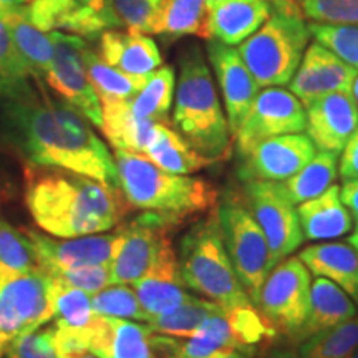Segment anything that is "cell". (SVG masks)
Instances as JSON below:
<instances>
[{
	"instance_id": "1",
	"label": "cell",
	"mask_w": 358,
	"mask_h": 358,
	"mask_svg": "<svg viewBox=\"0 0 358 358\" xmlns=\"http://www.w3.org/2000/svg\"><path fill=\"white\" fill-rule=\"evenodd\" d=\"M88 123L70 103L50 98L40 78L29 95L0 100V138L27 163L122 189L115 156Z\"/></svg>"
},
{
	"instance_id": "2",
	"label": "cell",
	"mask_w": 358,
	"mask_h": 358,
	"mask_svg": "<svg viewBox=\"0 0 358 358\" xmlns=\"http://www.w3.org/2000/svg\"><path fill=\"white\" fill-rule=\"evenodd\" d=\"M25 204L35 224L55 237L108 231L128 213L122 189L60 168H25Z\"/></svg>"
},
{
	"instance_id": "3",
	"label": "cell",
	"mask_w": 358,
	"mask_h": 358,
	"mask_svg": "<svg viewBox=\"0 0 358 358\" xmlns=\"http://www.w3.org/2000/svg\"><path fill=\"white\" fill-rule=\"evenodd\" d=\"M173 124L196 153L211 163L231 153L232 133L211 70L199 47H187L179 57V77L174 92Z\"/></svg>"
},
{
	"instance_id": "4",
	"label": "cell",
	"mask_w": 358,
	"mask_h": 358,
	"mask_svg": "<svg viewBox=\"0 0 358 358\" xmlns=\"http://www.w3.org/2000/svg\"><path fill=\"white\" fill-rule=\"evenodd\" d=\"M120 187L131 208L158 213L182 222L216 208L217 192L208 181L168 173L141 153L115 150Z\"/></svg>"
},
{
	"instance_id": "5",
	"label": "cell",
	"mask_w": 358,
	"mask_h": 358,
	"mask_svg": "<svg viewBox=\"0 0 358 358\" xmlns=\"http://www.w3.org/2000/svg\"><path fill=\"white\" fill-rule=\"evenodd\" d=\"M178 262L186 287L208 301L224 308L252 303L237 279L224 245L217 208L182 236Z\"/></svg>"
},
{
	"instance_id": "6",
	"label": "cell",
	"mask_w": 358,
	"mask_h": 358,
	"mask_svg": "<svg viewBox=\"0 0 358 358\" xmlns=\"http://www.w3.org/2000/svg\"><path fill=\"white\" fill-rule=\"evenodd\" d=\"M310 37L302 12L272 10L266 24L237 50L259 87H284L301 65Z\"/></svg>"
},
{
	"instance_id": "7",
	"label": "cell",
	"mask_w": 358,
	"mask_h": 358,
	"mask_svg": "<svg viewBox=\"0 0 358 358\" xmlns=\"http://www.w3.org/2000/svg\"><path fill=\"white\" fill-rule=\"evenodd\" d=\"M224 245L237 279L250 302L257 306L264 280L268 274V244L266 234L245 203L226 198L217 206Z\"/></svg>"
},
{
	"instance_id": "8",
	"label": "cell",
	"mask_w": 358,
	"mask_h": 358,
	"mask_svg": "<svg viewBox=\"0 0 358 358\" xmlns=\"http://www.w3.org/2000/svg\"><path fill=\"white\" fill-rule=\"evenodd\" d=\"M179 221L163 214L145 211L115 232L111 257V285L134 284L153 268L164 254L173 250L171 232Z\"/></svg>"
},
{
	"instance_id": "9",
	"label": "cell",
	"mask_w": 358,
	"mask_h": 358,
	"mask_svg": "<svg viewBox=\"0 0 358 358\" xmlns=\"http://www.w3.org/2000/svg\"><path fill=\"white\" fill-rule=\"evenodd\" d=\"M53 319L52 277L0 268V340L3 345Z\"/></svg>"
},
{
	"instance_id": "10",
	"label": "cell",
	"mask_w": 358,
	"mask_h": 358,
	"mask_svg": "<svg viewBox=\"0 0 358 358\" xmlns=\"http://www.w3.org/2000/svg\"><path fill=\"white\" fill-rule=\"evenodd\" d=\"M310 271L299 257H287L268 272L257 308L277 332L294 338L310 308Z\"/></svg>"
},
{
	"instance_id": "11",
	"label": "cell",
	"mask_w": 358,
	"mask_h": 358,
	"mask_svg": "<svg viewBox=\"0 0 358 358\" xmlns=\"http://www.w3.org/2000/svg\"><path fill=\"white\" fill-rule=\"evenodd\" d=\"M244 196L245 206L266 234L268 244L267 268L271 272L306 239L297 209L280 191L279 182L249 179L244 181Z\"/></svg>"
},
{
	"instance_id": "12",
	"label": "cell",
	"mask_w": 358,
	"mask_h": 358,
	"mask_svg": "<svg viewBox=\"0 0 358 358\" xmlns=\"http://www.w3.org/2000/svg\"><path fill=\"white\" fill-rule=\"evenodd\" d=\"M48 34L53 42V62L45 83L77 108L90 123L101 128V101L90 82L83 60L88 40L73 34H62L58 30Z\"/></svg>"
},
{
	"instance_id": "13",
	"label": "cell",
	"mask_w": 358,
	"mask_h": 358,
	"mask_svg": "<svg viewBox=\"0 0 358 358\" xmlns=\"http://www.w3.org/2000/svg\"><path fill=\"white\" fill-rule=\"evenodd\" d=\"M307 127L306 106L290 90L268 87L257 93L243 123L234 134L237 155L249 153L254 146L280 134L303 133Z\"/></svg>"
},
{
	"instance_id": "14",
	"label": "cell",
	"mask_w": 358,
	"mask_h": 358,
	"mask_svg": "<svg viewBox=\"0 0 358 358\" xmlns=\"http://www.w3.org/2000/svg\"><path fill=\"white\" fill-rule=\"evenodd\" d=\"M27 13L43 32L65 30L87 40L122 27L111 0H32Z\"/></svg>"
},
{
	"instance_id": "15",
	"label": "cell",
	"mask_w": 358,
	"mask_h": 358,
	"mask_svg": "<svg viewBox=\"0 0 358 358\" xmlns=\"http://www.w3.org/2000/svg\"><path fill=\"white\" fill-rule=\"evenodd\" d=\"M317 155L308 134L290 133L268 138L241 156L239 176L243 181L282 182L299 173Z\"/></svg>"
},
{
	"instance_id": "16",
	"label": "cell",
	"mask_w": 358,
	"mask_h": 358,
	"mask_svg": "<svg viewBox=\"0 0 358 358\" xmlns=\"http://www.w3.org/2000/svg\"><path fill=\"white\" fill-rule=\"evenodd\" d=\"M25 234L37 252L40 271L50 277L75 267L110 266L113 257L116 234H88L70 239H53L34 229H27Z\"/></svg>"
},
{
	"instance_id": "17",
	"label": "cell",
	"mask_w": 358,
	"mask_h": 358,
	"mask_svg": "<svg viewBox=\"0 0 358 358\" xmlns=\"http://www.w3.org/2000/svg\"><path fill=\"white\" fill-rule=\"evenodd\" d=\"M358 70L330 52L319 42L307 47L289 90L306 106L315 98L335 92H350Z\"/></svg>"
},
{
	"instance_id": "18",
	"label": "cell",
	"mask_w": 358,
	"mask_h": 358,
	"mask_svg": "<svg viewBox=\"0 0 358 358\" xmlns=\"http://www.w3.org/2000/svg\"><path fill=\"white\" fill-rule=\"evenodd\" d=\"M306 131L317 150L342 153L358 127V103L350 92H335L306 105Z\"/></svg>"
},
{
	"instance_id": "19",
	"label": "cell",
	"mask_w": 358,
	"mask_h": 358,
	"mask_svg": "<svg viewBox=\"0 0 358 358\" xmlns=\"http://www.w3.org/2000/svg\"><path fill=\"white\" fill-rule=\"evenodd\" d=\"M206 48H208L209 62L221 88L227 122H229L232 138H234L261 87L245 66L237 48L219 43L216 40H208Z\"/></svg>"
},
{
	"instance_id": "20",
	"label": "cell",
	"mask_w": 358,
	"mask_h": 358,
	"mask_svg": "<svg viewBox=\"0 0 358 358\" xmlns=\"http://www.w3.org/2000/svg\"><path fill=\"white\" fill-rule=\"evenodd\" d=\"M271 13L268 0H221L209 7L208 40L236 47L256 34Z\"/></svg>"
},
{
	"instance_id": "21",
	"label": "cell",
	"mask_w": 358,
	"mask_h": 358,
	"mask_svg": "<svg viewBox=\"0 0 358 358\" xmlns=\"http://www.w3.org/2000/svg\"><path fill=\"white\" fill-rule=\"evenodd\" d=\"M134 292L150 320L189 301L192 295L179 272L176 252L169 250L145 277L134 282Z\"/></svg>"
},
{
	"instance_id": "22",
	"label": "cell",
	"mask_w": 358,
	"mask_h": 358,
	"mask_svg": "<svg viewBox=\"0 0 358 358\" xmlns=\"http://www.w3.org/2000/svg\"><path fill=\"white\" fill-rule=\"evenodd\" d=\"M98 47V53L106 64L128 75L143 77L163 65L158 45L146 34L106 30L100 35Z\"/></svg>"
},
{
	"instance_id": "23",
	"label": "cell",
	"mask_w": 358,
	"mask_h": 358,
	"mask_svg": "<svg viewBox=\"0 0 358 358\" xmlns=\"http://www.w3.org/2000/svg\"><path fill=\"white\" fill-rule=\"evenodd\" d=\"M303 237L307 241H332L353 229V217L340 196V187L332 185L324 194L301 203L297 208Z\"/></svg>"
},
{
	"instance_id": "24",
	"label": "cell",
	"mask_w": 358,
	"mask_h": 358,
	"mask_svg": "<svg viewBox=\"0 0 358 358\" xmlns=\"http://www.w3.org/2000/svg\"><path fill=\"white\" fill-rule=\"evenodd\" d=\"M357 315V303L345 290L332 280L317 277L310 287V308L297 335L292 340L302 343L303 340L319 335L332 327L342 324Z\"/></svg>"
},
{
	"instance_id": "25",
	"label": "cell",
	"mask_w": 358,
	"mask_h": 358,
	"mask_svg": "<svg viewBox=\"0 0 358 358\" xmlns=\"http://www.w3.org/2000/svg\"><path fill=\"white\" fill-rule=\"evenodd\" d=\"M299 259L310 274L332 280L358 303V256L350 244H312L301 250Z\"/></svg>"
},
{
	"instance_id": "26",
	"label": "cell",
	"mask_w": 358,
	"mask_h": 358,
	"mask_svg": "<svg viewBox=\"0 0 358 358\" xmlns=\"http://www.w3.org/2000/svg\"><path fill=\"white\" fill-rule=\"evenodd\" d=\"M0 19L6 24L17 50L24 57L35 77H48L53 62V42L50 34H45L34 25L27 13V6L0 8Z\"/></svg>"
},
{
	"instance_id": "27",
	"label": "cell",
	"mask_w": 358,
	"mask_h": 358,
	"mask_svg": "<svg viewBox=\"0 0 358 358\" xmlns=\"http://www.w3.org/2000/svg\"><path fill=\"white\" fill-rule=\"evenodd\" d=\"M155 122L134 116L129 100L101 101V131L115 150L145 155Z\"/></svg>"
},
{
	"instance_id": "28",
	"label": "cell",
	"mask_w": 358,
	"mask_h": 358,
	"mask_svg": "<svg viewBox=\"0 0 358 358\" xmlns=\"http://www.w3.org/2000/svg\"><path fill=\"white\" fill-rule=\"evenodd\" d=\"M145 155L156 166L174 174H191L213 164L196 153L185 138L166 123H156Z\"/></svg>"
},
{
	"instance_id": "29",
	"label": "cell",
	"mask_w": 358,
	"mask_h": 358,
	"mask_svg": "<svg viewBox=\"0 0 358 358\" xmlns=\"http://www.w3.org/2000/svg\"><path fill=\"white\" fill-rule=\"evenodd\" d=\"M337 171L338 155L320 151L308 161L301 171L279 182V187L290 203L301 204L324 194L334 185Z\"/></svg>"
},
{
	"instance_id": "30",
	"label": "cell",
	"mask_w": 358,
	"mask_h": 358,
	"mask_svg": "<svg viewBox=\"0 0 358 358\" xmlns=\"http://www.w3.org/2000/svg\"><path fill=\"white\" fill-rule=\"evenodd\" d=\"M208 13L206 0H164L151 34L173 38L196 35L208 40Z\"/></svg>"
},
{
	"instance_id": "31",
	"label": "cell",
	"mask_w": 358,
	"mask_h": 358,
	"mask_svg": "<svg viewBox=\"0 0 358 358\" xmlns=\"http://www.w3.org/2000/svg\"><path fill=\"white\" fill-rule=\"evenodd\" d=\"M174 90H176V75L171 66L161 65L159 69L151 71L140 92L129 98V106L134 116L151 120L155 123H168Z\"/></svg>"
},
{
	"instance_id": "32",
	"label": "cell",
	"mask_w": 358,
	"mask_h": 358,
	"mask_svg": "<svg viewBox=\"0 0 358 358\" xmlns=\"http://www.w3.org/2000/svg\"><path fill=\"white\" fill-rule=\"evenodd\" d=\"M85 66H87L90 82L95 88L100 101L103 100H129L136 95L146 83L148 75H128L124 71L115 69L106 64L100 57V53L90 48V45L83 52Z\"/></svg>"
},
{
	"instance_id": "33",
	"label": "cell",
	"mask_w": 358,
	"mask_h": 358,
	"mask_svg": "<svg viewBox=\"0 0 358 358\" xmlns=\"http://www.w3.org/2000/svg\"><path fill=\"white\" fill-rule=\"evenodd\" d=\"M37 80L0 19V100L29 95L37 87Z\"/></svg>"
},
{
	"instance_id": "34",
	"label": "cell",
	"mask_w": 358,
	"mask_h": 358,
	"mask_svg": "<svg viewBox=\"0 0 358 358\" xmlns=\"http://www.w3.org/2000/svg\"><path fill=\"white\" fill-rule=\"evenodd\" d=\"M221 306L214 303L208 299H199L192 297L189 301L181 303V306L173 308L166 313H161L156 315L148 322L150 329L155 334L168 335V337H176V338H187L191 337L201 325L204 324L213 313L221 310Z\"/></svg>"
},
{
	"instance_id": "35",
	"label": "cell",
	"mask_w": 358,
	"mask_h": 358,
	"mask_svg": "<svg viewBox=\"0 0 358 358\" xmlns=\"http://www.w3.org/2000/svg\"><path fill=\"white\" fill-rule=\"evenodd\" d=\"M0 268L12 272H42L32 241L0 217Z\"/></svg>"
},
{
	"instance_id": "36",
	"label": "cell",
	"mask_w": 358,
	"mask_h": 358,
	"mask_svg": "<svg viewBox=\"0 0 358 358\" xmlns=\"http://www.w3.org/2000/svg\"><path fill=\"white\" fill-rule=\"evenodd\" d=\"M50 277V275H48ZM52 307L57 324L87 327L95 315L93 299L82 289L71 287L52 277Z\"/></svg>"
},
{
	"instance_id": "37",
	"label": "cell",
	"mask_w": 358,
	"mask_h": 358,
	"mask_svg": "<svg viewBox=\"0 0 358 358\" xmlns=\"http://www.w3.org/2000/svg\"><path fill=\"white\" fill-rule=\"evenodd\" d=\"M301 347L320 358H352L358 350V315L303 340Z\"/></svg>"
},
{
	"instance_id": "38",
	"label": "cell",
	"mask_w": 358,
	"mask_h": 358,
	"mask_svg": "<svg viewBox=\"0 0 358 358\" xmlns=\"http://www.w3.org/2000/svg\"><path fill=\"white\" fill-rule=\"evenodd\" d=\"M226 313L239 348H250L277 335V330L254 303L226 308Z\"/></svg>"
},
{
	"instance_id": "39",
	"label": "cell",
	"mask_w": 358,
	"mask_h": 358,
	"mask_svg": "<svg viewBox=\"0 0 358 358\" xmlns=\"http://www.w3.org/2000/svg\"><path fill=\"white\" fill-rule=\"evenodd\" d=\"M93 310L98 315H108L115 319L138 320L143 324L150 322V317L141 307L138 295L124 284H113L101 289L93 297Z\"/></svg>"
},
{
	"instance_id": "40",
	"label": "cell",
	"mask_w": 358,
	"mask_h": 358,
	"mask_svg": "<svg viewBox=\"0 0 358 358\" xmlns=\"http://www.w3.org/2000/svg\"><path fill=\"white\" fill-rule=\"evenodd\" d=\"M308 30L315 42L322 43L345 64L358 70V25L310 22Z\"/></svg>"
},
{
	"instance_id": "41",
	"label": "cell",
	"mask_w": 358,
	"mask_h": 358,
	"mask_svg": "<svg viewBox=\"0 0 358 358\" xmlns=\"http://www.w3.org/2000/svg\"><path fill=\"white\" fill-rule=\"evenodd\" d=\"M164 0H111L120 25L127 30L151 34Z\"/></svg>"
},
{
	"instance_id": "42",
	"label": "cell",
	"mask_w": 358,
	"mask_h": 358,
	"mask_svg": "<svg viewBox=\"0 0 358 358\" xmlns=\"http://www.w3.org/2000/svg\"><path fill=\"white\" fill-rule=\"evenodd\" d=\"M299 7L312 22L358 25V0H299Z\"/></svg>"
},
{
	"instance_id": "43",
	"label": "cell",
	"mask_w": 358,
	"mask_h": 358,
	"mask_svg": "<svg viewBox=\"0 0 358 358\" xmlns=\"http://www.w3.org/2000/svg\"><path fill=\"white\" fill-rule=\"evenodd\" d=\"M53 279H58L71 287L82 289L92 295L111 285V272L110 266H83L58 272Z\"/></svg>"
},
{
	"instance_id": "44",
	"label": "cell",
	"mask_w": 358,
	"mask_h": 358,
	"mask_svg": "<svg viewBox=\"0 0 358 358\" xmlns=\"http://www.w3.org/2000/svg\"><path fill=\"white\" fill-rule=\"evenodd\" d=\"M6 358H58L53 348L52 329L22 335L7 343Z\"/></svg>"
},
{
	"instance_id": "45",
	"label": "cell",
	"mask_w": 358,
	"mask_h": 358,
	"mask_svg": "<svg viewBox=\"0 0 358 358\" xmlns=\"http://www.w3.org/2000/svg\"><path fill=\"white\" fill-rule=\"evenodd\" d=\"M52 340L58 358H80L90 352L87 327L55 324V329H52Z\"/></svg>"
},
{
	"instance_id": "46",
	"label": "cell",
	"mask_w": 358,
	"mask_h": 358,
	"mask_svg": "<svg viewBox=\"0 0 358 358\" xmlns=\"http://www.w3.org/2000/svg\"><path fill=\"white\" fill-rule=\"evenodd\" d=\"M338 173L343 181L358 179V127L343 148L342 158L338 163Z\"/></svg>"
},
{
	"instance_id": "47",
	"label": "cell",
	"mask_w": 358,
	"mask_h": 358,
	"mask_svg": "<svg viewBox=\"0 0 358 358\" xmlns=\"http://www.w3.org/2000/svg\"><path fill=\"white\" fill-rule=\"evenodd\" d=\"M340 196H342L343 204L350 211L353 221L358 224V179L343 181V186L340 187Z\"/></svg>"
},
{
	"instance_id": "48",
	"label": "cell",
	"mask_w": 358,
	"mask_h": 358,
	"mask_svg": "<svg viewBox=\"0 0 358 358\" xmlns=\"http://www.w3.org/2000/svg\"><path fill=\"white\" fill-rule=\"evenodd\" d=\"M13 179L10 173L3 168V164L0 163V204L6 203L13 196Z\"/></svg>"
},
{
	"instance_id": "49",
	"label": "cell",
	"mask_w": 358,
	"mask_h": 358,
	"mask_svg": "<svg viewBox=\"0 0 358 358\" xmlns=\"http://www.w3.org/2000/svg\"><path fill=\"white\" fill-rule=\"evenodd\" d=\"M211 358H254L250 355V348H224L214 353Z\"/></svg>"
},
{
	"instance_id": "50",
	"label": "cell",
	"mask_w": 358,
	"mask_h": 358,
	"mask_svg": "<svg viewBox=\"0 0 358 358\" xmlns=\"http://www.w3.org/2000/svg\"><path fill=\"white\" fill-rule=\"evenodd\" d=\"M272 10L280 12H302L299 7V0H268Z\"/></svg>"
},
{
	"instance_id": "51",
	"label": "cell",
	"mask_w": 358,
	"mask_h": 358,
	"mask_svg": "<svg viewBox=\"0 0 358 358\" xmlns=\"http://www.w3.org/2000/svg\"><path fill=\"white\" fill-rule=\"evenodd\" d=\"M266 358H295V352L289 350V348H274L268 352Z\"/></svg>"
},
{
	"instance_id": "52",
	"label": "cell",
	"mask_w": 358,
	"mask_h": 358,
	"mask_svg": "<svg viewBox=\"0 0 358 358\" xmlns=\"http://www.w3.org/2000/svg\"><path fill=\"white\" fill-rule=\"evenodd\" d=\"M32 0H0V8L6 7H19V6H29Z\"/></svg>"
},
{
	"instance_id": "53",
	"label": "cell",
	"mask_w": 358,
	"mask_h": 358,
	"mask_svg": "<svg viewBox=\"0 0 358 358\" xmlns=\"http://www.w3.org/2000/svg\"><path fill=\"white\" fill-rule=\"evenodd\" d=\"M295 358H320V357H319V355H315V353L308 352L307 348L299 347V350L295 352Z\"/></svg>"
},
{
	"instance_id": "54",
	"label": "cell",
	"mask_w": 358,
	"mask_h": 358,
	"mask_svg": "<svg viewBox=\"0 0 358 358\" xmlns=\"http://www.w3.org/2000/svg\"><path fill=\"white\" fill-rule=\"evenodd\" d=\"M348 243H350V245L353 249H355L357 256H358V224H355V229H353L352 236L348 237Z\"/></svg>"
},
{
	"instance_id": "55",
	"label": "cell",
	"mask_w": 358,
	"mask_h": 358,
	"mask_svg": "<svg viewBox=\"0 0 358 358\" xmlns=\"http://www.w3.org/2000/svg\"><path fill=\"white\" fill-rule=\"evenodd\" d=\"M352 95L353 98H355V101L358 103V75L355 77V80H353V87H352Z\"/></svg>"
},
{
	"instance_id": "56",
	"label": "cell",
	"mask_w": 358,
	"mask_h": 358,
	"mask_svg": "<svg viewBox=\"0 0 358 358\" xmlns=\"http://www.w3.org/2000/svg\"><path fill=\"white\" fill-rule=\"evenodd\" d=\"M206 2H208V7H211V6H214V3L221 2V0H206Z\"/></svg>"
},
{
	"instance_id": "57",
	"label": "cell",
	"mask_w": 358,
	"mask_h": 358,
	"mask_svg": "<svg viewBox=\"0 0 358 358\" xmlns=\"http://www.w3.org/2000/svg\"><path fill=\"white\" fill-rule=\"evenodd\" d=\"M80 358H96L95 355H88V353H87V355H83V357H80Z\"/></svg>"
},
{
	"instance_id": "58",
	"label": "cell",
	"mask_w": 358,
	"mask_h": 358,
	"mask_svg": "<svg viewBox=\"0 0 358 358\" xmlns=\"http://www.w3.org/2000/svg\"><path fill=\"white\" fill-rule=\"evenodd\" d=\"M3 347H6V345H3V342H2V340H0V353H2V350H3Z\"/></svg>"
},
{
	"instance_id": "59",
	"label": "cell",
	"mask_w": 358,
	"mask_h": 358,
	"mask_svg": "<svg viewBox=\"0 0 358 358\" xmlns=\"http://www.w3.org/2000/svg\"><path fill=\"white\" fill-rule=\"evenodd\" d=\"M352 358H358V350L355 352V353H353V357Z\"/></svg>"
},
{
	"instance_id": "60",
	"label": "cell",
	"mask_w": 358,
	"mask_h": 358,
	"mask_svg": "<svg viewBox=\"0 0 358 358\" xmlns=\"http://www.w3.org/2000/svg\"><path fill=\"white\" fill-rule=\"evenodd\" d=\"M153 358H155V357H153Z\"/></svg>"
}]
</instances>
